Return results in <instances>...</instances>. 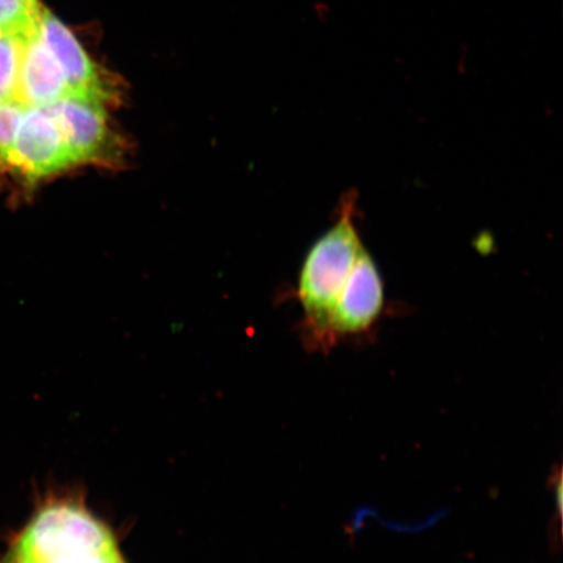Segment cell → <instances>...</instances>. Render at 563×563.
<instances>
[{"label":"cell","mask_w":563,"mask_h":563,"mask_svg":"<svg viewBox=\"0 0 563 563\" xmlns=\"http://www.w3.org/2000/svg\"><path fill=\"white\" fill-rule=\"evenodd\" d=\"M356 203L355 189L344 194L336 209V221L308 251L300 272L302 336L309 349L325 355L330 319L364 249L355 223Z\"/></svg>","instance_id":"1"},{"label":"cell","mask_w":563,"mask_h":563,"mask_svg":"<svg viewBox=\"0 0 563 563\" xmlns=\"http://www.w3.org/2000/svg\"><path fill=\"white\" fill-rule=\"evenodd\" d=\"M4 563H125L114 534L84 506L56 501L35 514Z\"/></svg>","instance_id":"2"},{"label":"cell","mask_w":563,"mask_h":563,"mask_svg":"<svg viewBox=\"0 0 563 563\" xmlns=\"http://www.w3.org/2000/svg\"><path fill=\"white\" fill-rule=\"evenodd\" d=\"M46 110L58 124L77 166L122 164L125 144L111 129L103 103L68 96L46 106Z\"/></svg>","instance_id":"3"},{"label":"cell","mask_w":563,"mask_h":563,"mask_svg":"<svg viewBox=\"0 0 563 563\" xmlns=\"http://www.w3.org/2000/svg\"><path fill=\"white\" fill-rule=\"evenodd\" d=\"M385 305L382 272L364 245L329 322V354L338 344L372 334Z\"/></svg>","instance_id":"4"},{"label":"cell","mask_w":563,"mask_h":563,"mask_svg":"<svg viewBox=\"0 0 563 563\" xmlns=\"http://www.w3.org/2000/svg\"><path fill=\"white\" fill-rule=\"evenodd\" d=\"M10 166L31 181L77 166L58 124L46 108L25 109Z\"/></svg>","instance_id":"5"},{"label":"cell","mask_w":563,"mask_h":563,"mask_svg":"<svg viewBox=\"0 0 563 563\" xmlns=\"http://www.w3.org/2000/svg\"><path fill=\"white\" fill-rule=\"evenodd\" d=\"M38 33L65 75L69 96L89 98L103 104L114 101V87L89 58L73 32L52 12L41 11Z\"/></svg>","instance_id":"6"},{"label":"cell","mask_w":563,"mask_h":563,"mask_svg":"<svg viewBox=\"0 0 563 563\" xmlns=\"http://www.w3.org/2000/svg\"><path fill=\"white\" fill-rule=\"evenodd\" d=\"M68 96L65 75L42 42L37 25L25 38L16 100L25 108H46Z\"/></svg>","instance_id":"7"},{"label":"cell","mask_w":563,"mask_h":563,"mask_svg":"<svg viewBox=\"0 0 563 563\" xmlns=\"http://www.w3.org/2000/svg\"><path fill=\"white\" fill-rule=\"evenodd\" d=\"M27 34L0 32V101L16 100L21 56Z\"/></svg>","instance_id":"8"},{"label":"cell","mask_w":563,"mask_h":563,"mask_svg":"<svg viewBox=\"0 0 563 563\" xmlns=\"http://www.w3.org/2000/svg\"><path fill=\"white\" fill-rule=\"evenodd\" d=\"M41 11L38 0H0V32L31 33Z\"/></svg>","instance_id":"9"},{"label":"cell","mask_w":563,"mask_h":563,"mask_svg":"<svg viewBox=\"0 0 563 563\" xmlns=\"http://www.w3.org/2000/svg\"><path fill=\"white\" fill-rule=\"evenodd\" d=\"M25 109L18 100L0 101V165L10 166Z\"/></svg>","instance_id":"10"}]
</instances>
